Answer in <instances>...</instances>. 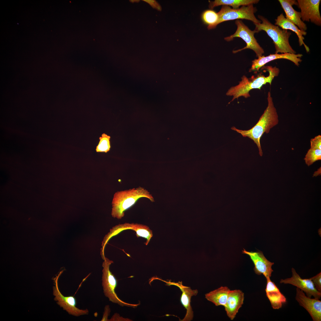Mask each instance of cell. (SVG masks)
<instances>
[{
  "label": "cell",
  "mask_w": 321,
  "mask_h": 321,
  "mask_svg": "<svg viewBox=\"0 0 321 321\" xmlns=\"http://www.w3.org/2000/svg\"><path fill=\"white\" fill-rule=\"evenodd\" d=\"M268 106L257 124L251 129L248 130H239L233 126L232 130L240 134L244 137H248L252 140L258 148L261 156L263 152L260 144V139L265 133H268L273 127L278 123V116L273 102L270 92L268 94Z\"/></svg>",
  "instance_id": "cell-1"
},
{
  "label": "cell",
  "mask_w": 321,
  "mask_h": 321,
  "mask_svg": "<svg viewBox=\"0 0 321 321\" xmlns=\"http://www.w3.org/2000/svg\"><path fill=\"white\" fill-rule=\"evenodd\" d=\"M261 68L268 72V75L265 76L261 73L256 76L252 75L249 78L245 75H243L239 84L230 87L226 92V95L233 96L232 100L229 103L240 97L243 96L245 98L250 97L249 92L252 89H260L263 85L267 83L271 85L274 78L278 76L280 72L279 68L276 66H264Z\"/></svg>",
  "instance_id": "cell-2"
},
{
  "label": "cell",
  "mask_w": 321,
  "mask_h": 321,
  "mask_svg": "<svg viewBox=\"0 0 321 321\" xmlns=\"http://www.w3.org/2000/svg\"><path fill=\"white\" fill-rule=\"evenodd\" d=\"M142 197L147 198L152 202H155L150 192L140 187L116 192L114 195L112 203V216L119 219H121L124 216L125 211Z\"/></svg>",
  "instance_id": "cell-3"
},
{
  "label": "cell",
  "mask_w": 321,
  "mask_h": 321,
  "mask_svg": "<svg viewBox=\"0 0 321 321\" xmlns=\"http://www.w3.org/2000/svg\"><path fill=\"white\" fill-rule=\"evenodd\" d=\"M261 23L255 24V30L257 32L263 30L272 39L276 49L275 53L296 54L290 45L289 38L291 33L287 30L281 29L277 26L272 24L264 17L258 15Z\"/></svg>",
  "instance_id": "cell-4"
},
{
  "label": "cell",
  "mask_w": 321,
  "mask_h": 321,
  "mask_svg": "<svg viewBox=\"0 0 321 321\" xmlns=\"http://www.w3.org/2000/svg\"><path fill=\"white\" fill-rule=\"evenodd\" d=\"M103 263L102 285L105 296L108 298L109 301L117 303L121 306H125L135 308L140 304H132L126 303L121 300L115 292L117 285V280L114 275L110 271V265L113 262L105 257Z\"/></svg>",
  "instance_id": "cell-5"
},
{
  "label": "cell",
  "mask_w": 321,
  "mask_h": 321,
  "mask_svg": "<svg viewBox=\"0 0 321 321\" xmlns=\"http://www.w3.org/2000/svg\"><path fill=\"white\" fill-rule=\"evenodd\" d=\"M235 23L237 27L236 32L233 34L225 37L224 40L229 42L232 40L235 37H240L246 42V45L243 48L233 51V53L235 54L243 50L249 49L255 52L257 57L262 56L264 53V50L254 37V34L257 32L255 30H251L240 20H236Z\"/></svg>",
  "instance_id": "cell-6"
},
{
  "label": "cell",
  "mask_w": 321,
  "mask_h": 321,
  "mask_svg": "<svg viewBox=\"0 0 321 321\" xmlns=\"http://www.w3.org/2000/svg\"><path fill=\"white\" fill-rule=\"evenodd\" d=\"M257 11L253 4L243 6L237 9H234L228 6H222L220 10L217 12L218 20L217 26L224 21L239 19L251 21L254 24L261 23V21L257 19L254 15Z\"/></svg>",
  "instance_id": "cell-7"
},
{
  "label": "cell",
  "mask_w": 321,
  "mask_h": 321,
  "mask_svg": "<svg viewBox=\"0 0 321 321\" xmlns=\"http://www.w3.org/2000/svg\"><path fill=\"white\" fill-rule=\"evenodd\" d=\"M64 270H62L53 278L54 285L53 287V294L55 296L54 300L57 301V304L70 314L76 317L88 314L89 311L87 309H81L76 307V300L74 296H65L60 291L58 286V280Z\"/></svg>",
  "instance_id": "cell-8"
},
{
  "label": "cell",
  "mask_w": 321,
  "mask_h": 321,
  "mask_svg": "<svg viewBox=\"0 0 321 321\" xmlns=\"http://www.w3.org/2000/svg\"><path fill=\"white\" fill-rule=\"evenodd\" d=\"M159 280L165 282L168 286L173 285L176 286L180 289L182 292L180 298V302L183 306L186 309V313L182 321H190L193 319V313L191 305V299L192 296H196L198 293L197 289H192L190 287L185 286L182 284V281L177 282H172L171 280L168 281L163 280L158 277H153L151 278V281L154 280Z\"/></svg>",
  "instance_id": "cell-9"
},
{
  "label": "cell",
  "mask_w": 321,
  "mask_h": 321,
  "mask_svg": "<svg viewBox=\"0 0 321 321\" xmlns=\"http://www.w3.org/2000/svg\"><path fill=\"white\" fill-rule=\"evenodd\" d=\"M320 0H298V5L300 10L301 19L303 21H310L320 26L321 17L319 10Z\"/></svg>",
  "instance_id": "cell-10"
},
{
  "label": "cell",
  "mask_w": 321,
  "mask_h": 321,
  "mask_svg": "<svg viewBox=\"0 0 321 321\" xmlns=\"http://www.w3.org/2000/svg\"><path fill=\"white\" fill-rule=\"evenodd\" d=\"M292 276L290 278L281 279L280 283L289 284L295 286L304 291L307 296L311 298L313 296L315 299H319L321 297V292L315 288L312 281L309 279H303L293 268L292 269Z\"/></svg>",
  "instance_id": "cell-11"
},
{
  "label": "cell",
  "mask_w": 321,
  "mask_h": 321,
  "mask_svg": "<svg viewBox=\"0 0 321 321\" xmlns=\"http://www.w3.org/2000/svg\"><path fill=\"white\" fill-rule=\"evenodd\" d=\"M295 299L300 305L309 314L314 321H321V301L306 296L303 291L297 287Z\"/></svg>",
  "instance_id": "cell-12"
},
{
  "label": "cell",
  "mask_w": 321,
  "mask_h": 321,
  "mask_svg": "<svg viewBox=\"0 0 321 321\" xmlns=\"http://www.w3.org/2000/svg\"><path fill=\"white\" fill-rule=\"evenodd\" d=\"M242 253L248 255L253 262L254 267V270L258 275L262 274L267 278L270 277L273 271L272 268L274 263L268 260L260 251L257 252L248 251L244 249L242 251Z\"/></svg>",
  "instance_id": "cell-13"
},
{
  "label": "cell",
  "mask_w": 321,
  "mask_h": 321,
  "mask_svg": "<svg viewBox=\"0 0 321 321\" xmlns=\"http://www.w3.org/2000/svg\"><path fill=\"white\" fill-rule=\"evenodd\" d=\"M302 56L303 55L300 54H296L290 53H275L270 54L267 56L262 55L258 57V59H255L252 61L251 67L249 70V72L258 71L268 63L278 59L289 60L294 63L295 65L298 66L300 62L302 61L301 58Z\"/></svg>",
  "instance_id": "cell-14"
},
{
  "label": "cell",
  "mask_w": 321,
  "mask_h": 321,
  "mask_svg": "<svg viewBox=\"0 0 321 321\" xmlns=\"http://www.w3.org/2000/svg\"><path fill=\"white\" fill-rule=\"evenodd\" d=\"M244 293L240 289L230 290L226 304L224 306L228 317L232 320L243 303Z\"/></svg>",
  "instance_id": "cell-15"
},
{
  "label": "cell",
  "mask_w": 321,
  "mask_h": 321,
  "mask_svg": "<svg viewBox=\"0 0 321 321\" xmlns=\"http://www.w3.org/2000/svg\"><path fill=\"white\" fill-rule=\"evenodd\" d=\"M278 1L285 12L286 18L300 30L306 31L307 27L306 24L301 20L300 12L295 10L292 7L294 5H298L297 2L294 0H278Z\"/></svg>",
  "instance_id": "cell-16"
},
{
  "label": "cell",
  "mask_w": 321,
  "mask_h": 321,
  "mask_svg": "<svg viewBox=\"0 0 321 321\" xmlns=\"http://www.w3.org/2000/svg\"><path fill=\"white\" fill-rule=\"evenodd\" d=\"M266 278L267 284L265 291L267 297L272 308L274 309H278L286 302V298L280 292L275 283L271 280L270 277Z\"/></svg>",
  "instance_id": "cell-17"
},
{
  "label": "cell",
  "mask_w": 321,
  "mask_h": 321,
  "mask_svg": "<svg viewBox=\"0 0 321 321\" xmlns=\"http://www.w3.org/2000/svg\"><path fill=\"white\" fill-rule=\"evenodd\" d=\"M275 24L281 27L282 29L290 30L295 32L298 37L299 45L301 46L303 45L306 52H309V47L303 41L304 39L303 36H305L307 34L306 31L300 30L296 25L288 20L282 13L275 19Z\"/></svg>",
  "instance_id": "cell-18"
},
{
  "label": "cell",
  "mask_w": 321,
  "mask_h": 321,
  "mask_svg": "<svg viewBox=\"0 0 321 321\" xmlns=\"http://www.w3.org/2000/svg\"><path fill=\"white\" fill-rule=\"evenodd\" d=\"M230 289L226 286H221L205 295V298L216 306H223L226 304Z\"/></svg>",
  "instance_id": "cell-19"
},
{
  "label": "cell",
  "mask_w": 321,
  "mask_h": 321,
  "mask_svg": "<svg viewBox=\"0 0 321 321\" xmlns=\"http://www.w3.org/2000/svg\"><path fill=\"white\" fill-rule=\"evenodd\" d=\"M259 0H215L209 1V8L213 9L214 7L220 5H226L231 6L234 9H237L240 6H246L251 4L257 3Z\"/></svg>",
  "instance_id": "cell-20"
},
{
  "label": "cell",
  "mask_w": 321,
  "mask_h": 321,
  "mask_svg": "<svg viewBox=\"0 0 321 321\" xmlns=\"http://www.w3.org/2000/svg\"><path fill=\"white\" fill-rule=\"evenodd\" d=\"M203 22L207 25L208 29L215 28L217 26L218 20V13L212 10H207L203 11L201 15Z\"/></svg>",
  "instance_id": "cell-21"
},
{
  "label": "cell",
  "mask_w": 321,
  "mask_h": 321,
  "mask_svg": "<svg viewBox=\"0 0 321 321\" xmlns=\"http://www.w3.org/2000/svg\"><path fill=\"white\" fill-rule=\"evenodd\" d=\"M111 137L105 133H103L99 138V141L95 149L98 152L107 153L111 148Z\"/></svg>",
  "instance_id": "cell-22"
},
{
  "label": "cell",
  "mask_w": 321,
  "mask_h": 321,
  "mask_svg": "<svg viewBox=\"0 0 321 321\" xmlns=\"http://www.w3.org/2000/svg\"><path fill=\"white\" fill-rule=\"evenodd\" d=\"M304 160L308 166L317 161L321 160V150L310 148L308 150Z\"/></svg>",
  "instance_id": "cell-23"
},
{
  "label": "cell",
  "mask_w": 321,
  "mask_h": 321,
  "mask_svg": "<svg viewBox=\"0 0 321 321\" xmlns=\"http://www.w3.org/2000/svg\"><path fill=\"white\" fill-rule=\"evenodd\" d=\"M310 148L321 150V136L318 135L311 139L310 141Z\"/></svg>",
  "instance_id": "cell-24"
},
{
  "label": "cell",
  "mask_w": 321,
  "mask_h": 321,
  "mask_svg": "<svg viewBox=\"0 0 321 321\" xmlns=\"http://www.w3.org/2000/svg\"><path fill=\"white\" fill-rule=\"evenodd\" d=\"M313 281L315 288L321 292V273L310 278Z\"/></svg>",
  "instance_id": "cell-25"
},
{
  "label": "cell",
  "mask_w": 321,
  "mask_h": 321,
  "mask_svg": "<svg viewBox=\"0 0 321 321\" xmlns=\"http://www.w3.org/2000/svg\"><path fill=\"white\" fill-rule=\"evenodd\" d=\"M143 1L148 3L153 8L159 11L161 10L162 9L160 5L156 1L154 0H144Z\"/></svg>",
  "instance_id": "cell-26"
},
{
  "label": "cell",
  "mask_w": 321,
  "mask_h": 321,
  "mask_svg": "<svg viewBox=\"0 0 321 321\" xmlns=\"http://www.w3.org/2000/svg\"><path fill=\"white\" fill-rule=\"evenodd\" d=\"M109 321H132V320H131L129 318H124L122 317H121L118 314L116 313L114 314L110 320H109Z\"/></svg>",
  "instance_id": "cell-27"
},
{
  "label": "cell",
  "mask_w": 321,
  "mask_h": 321,
  "mask_svg": "<svg viewBox=\"0 0 321 321\" xmlns=\"http://www.w3.org/2000/svg\"><path fill=\"white\" fill-rule=\"evenodd\" d=\"M111 310L109 305H106L104 308L103 317L101 321H109L108 317L109 315Z\"/></svg>",
  "instance_id": "cell-28"
},
{
  "label": "cell",
  "mask_w": 321,
  "mask_h": 321,
  "mask_svg": "<svg viewBox=\"0 0 321 321\" xmlns=\"http://www.w3.org/2000/svg\"><path fill=\"white\" fill-rule=\"evenodd\" d=\"M321 172V168L320 167V168H319L318 169V170L317 171H316V172H314V176H317V175H318V172Z\"/></svg>",
  "instance_id": "cell-29"
}]
</instances>
